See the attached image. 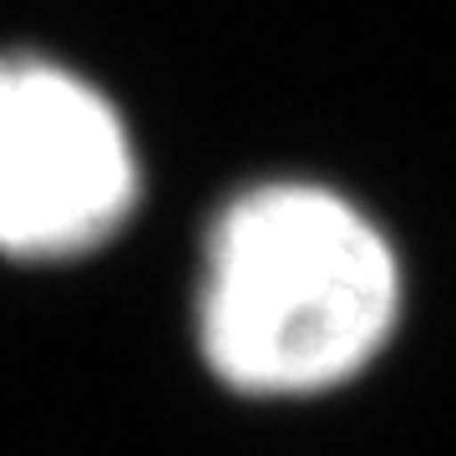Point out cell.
Returning <instances> with one entry per match:
<instances>
[{"label": "cell", "mask_w": 456, "mask_h": 456, "mask_svg": "<svg viewBox=\"0 0 456 456\" xmlns=\"http://www.w3.org/2000/svg\"><path fill=\"white\" fill-rule=\"evenodd\" d=\"M142 203L127 112L46 51H0V259L77 264Z\"/></svg>", "instance_id": "2"}, {"label": "cell", "mask_w": 456, "mask_h": 456, "mask_svg": "<svg viewBox=\"0 0 456 456\" xmlns=\"http://www.w3.org/2000/svg\"><path fill=\"white\" fill-rule=\"evenodd\" d=\"M406 314L391 228L325 178L228 193L198 254L193 325L208 375L248 401H305L360 380Z\"/></svg>", "instance_id": "1"}]
</instances>
